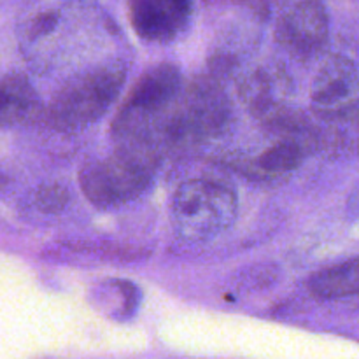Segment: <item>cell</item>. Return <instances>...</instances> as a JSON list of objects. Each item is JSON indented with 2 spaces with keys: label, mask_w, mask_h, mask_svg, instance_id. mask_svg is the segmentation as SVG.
<instances>
[{
  "label": "cell",
  "mask_w": 359,
  "mask_h": 359,
  "mask_svg": "<svg viewBox=\"0 0 359 359\" xmlns=\"http://www.w3.org/2000/svg\"><path fill=\"white\" fill-rule=\"evenodd\" d=\"M309 291L319 300H339L358 293V259L330 266L314 273L309 280Z\"/></svg>",
  "instance_id": "obj_11"
},
{
  "label": "cell",
  "mask_w": 359,
  "mask_h": 359,
  "mask_svg": "<svg viewBox=\"0 0 359 359\" xmlns=\"http://www.w3.org/2000/svg\"><path fill=\"white\" fill-rule=\"evenodd\" d=\"M172 224L179 237L203 242L231 226L237 216V195L210 179L182 182L172 198Z\"/></svg>",
  "instance_id": "obj_4"
},
{
  "label": "cell",
  "mask_w": 359,
  "mask_h": 359,
  "mask_svg": "<svg viewBox=\"0 0 359 359\" xmlns=\"http://www.w3.org/2000/svg\"><path fill=\"white\" fill-rule=\"evenodd\" d=\"M158 119L156 128L168 146H196L219 137L228 128L231 105L221 81L210 74L181 88Z\"/></svg>",
  "instance_id": "obj_1"
},
{
  "label": "cell",
  "mask_w": 359,
  "mask_h": 359,
  "mask_svg": "<svg viewBox=\"0 0 359 359\" xmlns=\"http://www.w3.org/2000/svg\"><path fill=\"white\" fill-rule=\"evenodd\" d=\"M330 37V16L319 0H304L277 21L276 41L298 60H311L325 49Z\"/></svg>",
  "instance_id": "obj_7"
},
{
  "label": "cell",
  "mask_w": 359,
  "mask_h": 359,
  "mask_svg": "<svg viewBox=\"0 0 359 359\" xmlns=\"http://www.w3.org/2000/svg\"><path fill=\"white\" fill-rule=\"evenodd\" d=\"M35 203L37 209L44 214H58L69 203V191L62 184H44L39 188L35 195Z\"/></svg>",
  "instance_id": "obj_13"
},
{
  "label": "cell",
  "mask_w": 359,
  "mask_h": 359,
  "mask_svg": "<svg viewBox=\"0 0 359 359\" xmlns=\"http://www.w3.org/2000/svg\"><path fill=\"white\" fill-rule=\"evenodd\" d=\"M158 163L160 154L149 140H123L111 156L91 161L81 170V188L93 205L130 202L146 191Z\"/></svg>",
  "instance_id": "obj_2"
},
{
  "label": "cell",
  "mask_w": 359,
  "mask_h": 359,
  "mask_svg": "<svg viewBox=\"0 0 359 359\" xmlns=\"http://www.w3.org/2000/svg\"><path fill=\"white\" fill-rule=\"evenodd\" d=\"M231 2L248 7L252 14H256L262 20H266L270 14V0H231Z\"/></svg>",
  "instance_id": "obj_14"
},
{
  "label": "cell",
  "mask_w": 359,
  "mask_h": 359,
  "mask_svg": "<svg viewBox=\"0 0 359 359\" xmlns=\"http://www.w3.org/2000/svg\"><path fill=\"white\" fill-rule=\"evenodd\" d=\"M182 88L181 70L174 63H158L146 70L112 123V135L123 140H149V125L172 104Z\"/></svg>",
  "instance_id": "obj_5"
},
{
  "label": "cell",
  "mask_w": 359,
  "mask_h": 359,
  "mask_svg": "<svg viewBox=\"0 0 359 359\" xmlns=\"http://www.w3.org/2000/svg\"><path fill=\"white\" fill-rule=\"evenodd\" d=\"M41 111L37 91L27 77L9 74L0 79V126L34 121Z\"/></svg>",
  "instance_id": "obj_10"
},
{
  "label": "cell",
  "mask_w": 359,
  "mask_h": 359,
  "mask_svg": "<svg viewBox=\"0 0 359 359\" xmlns=\"http://www.w3.org/2000/svg\"><path fill=\"white\" fill-rule=\"evenodd\" d=\"M193 0H128V16L142 41L167 44L189 25Z\"/></svg>",
  "instance_id": "obj_8"
},
{
  "label": "cell",
  "mask_w": 359,
  "mask_h": 359,
  "mask_svg": "<svg viewBox=\"0 0 359 359\" xmlns=\"http://www.w3.org/2000/svg\"><path fill=\"white\" fill-rule=\"evenodd\" d=\"M312 112L323 121H356L358 67L335 55L318 70L311 86Z\"/></svg>",
  "instance_id": "obj_6"
},
{
  "label": "cell",
  "mask_w": 359,
  "mask_h": 359,
  "mask_svg": "<svg viewBox=\"0 0 359 359\" xmlns=\"http://www.w3.org/2000/svg\"><path fill=\"white\" fill-rule=\"evenodd\" d=\"M126 79L121 65L100 67L70 79L56 91L44 121L58 132H76L98 121L118 100Z\"/></svg>",
  "instance_id": "obj_3"
},
{
  "label": "cell",
  "mask_w": 359,
  "mask_h": 359,
  "mask_svg": "<svg viewBox=\"0 0 359 359\" xmlns=\"http://www.w3.org/2000/svg\"><path fill=\"white\" fill-rule=\"evenodd\" d=\"M291 77L283 67L265 65L252 70L242 79L238 86V97L259 121L286 107V97L290 95Z\"/></svg>",
  "instance_id": "obj_9"
},
{
  "label": "cell",
  "mask_w": 359,
  "mask_h": 359,
  "mask_svg": "<svg viewBox=\"0 0 359 359\" xmlns=\"http://www.w3.org/2000/svg\"><path fill=\"white\" fill-rule=\"evenodd\" d=\"M307 149L309 147L300 140L283 137L276 146L259 154L251 165L262 172V175H283L300 167Z\"/></svg>",
  "instance_id": "obj_12"
},
{
  "label": "cell",
  "mask_w": 359,
  "mask_h": 359,
  "mask_svg": "<svg viewBox=\"0 0 359 359\" xmlns=\"http://www.w3.org/2000/svg\"><path fill=\"white\" fill-rule=\"evenodd\" d=\"M7 184H9V179H7V175L0 170V193L7 188Z\"/></svg>",
  "instance_id": "obj_15"
}]
</instances>
